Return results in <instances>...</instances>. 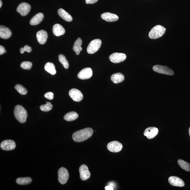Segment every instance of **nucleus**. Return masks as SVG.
I'll return each instance as SVG.
<instances>
[{
    "mask_svg": "<svg viewBox=\"0 0 190 190\" xmlns=\"http://www.w3.org/2000/svg\"><path fill=\"white\" fill-rule=\"evenodd\" d=\"M93 133L92 129L91 128H87L75 132L73 134V139L75 142H80L91 137Z\"/></svg>",
    "mask_w": 190,
    "mask_h": 190,
    "instance_id": "1",
    "label": "nucleus"
},
{
    "mask_svg": "<svg viewBox=\"0 0 190 190\" xmlns=\"http://www.w3.org/2000/svg\"><path fill=\"white\" fill-rule=\"evenodd\" d=\"M15 117L19 123H25L28 117L27 113L24 108L20 105L16 106L14 111Z\"/></svg>",
    "mask_w": 190,
    "mask_h": 190,
    "instance_id": "2",
    "label": "nucleus"
},
{
    "mask_svg": "<svg viewBox=\"0 0 190 190\" xmlns=\"http://www.w3.org/2000/svg\"><path fill=\"white\" fill-rule=\"evenodd\" d=\"M166 29L161 25H157L152 28L149 34L150 38L152 39H158L163 36L165 33Z\"/></svg>",
    "mask_w": 190,
    "mask_h": 190,
    "instance_id": "3",
    "label": "nucleus"
},
{
    "mask_svg": "<svg viewBox=\"0 0 190 190\" xmlns=\"http://www.w3.org/2000/svg\"><path fill=\"white\" fill-rule=\"evenodd\" d=\"M102 44L101 39H96L91 41L87 48V53L89 54H93L97 52L101 48Z\"/></svg>",
    "mask_w": 190,
    "mask_h": 190,
    "instance_id": "4",
    "label": "nucleus"
},
{
    "mask_svg": "<svg viewBox=\"0 0 190 190\" xmlns=\"http://www.w3.org/2000/svg\"><path fill=\"white\" fill-rule=\"evenodd\" d=\"M59 183L62 185L66 183L69 177V174L67 170L64 167H61L58 172Z\"/></svg>",
    "mask_w": 190,
    "mask_h": 190,
    "instance_id": "5",
    "label": "nucleus"
},
{
    "mask_svg": "<svg viewBox=\"0 0 190 190\" xmlns=\"http://www.w3.org/2000/svg\"><path fill=\"white\" fill-rule=\"evenodd\" d=\"M153 70L154 71L159 73L172 75L174 74L173 71L170 68L163 66L156 65L153 66Z\"/></svg>",
    "mask_w": 190,
    "mask_h": 190,
    "instance_id": "6",
    "label": "nucleus"
},
{
    "mask_svg": "<svg viewBox=\"0 0 190 190\" xmlns=\"http://www.w3.org/2000/svg\"><path fill=\"white\" fill-rule=\"evenodd\" d=\"M126 58L127 56L125 54L118 53L112 54L109 57L110 60L115 63H121L124 61Z\"/></svg>",
    "mask_w": 190,
    "mask_h": 190,
    "instance_id": "7",
    "label": "nucleus"
},
{
    "mask_svg": "<svg viewBox=\"0 0 190 190\" xmlns=\"http://www.w3.org/2000/svg\"><path fill=\"white\" fill-rule=\"evenodd\" d=\"M107 148L110 151L113 153H118L122 149L123 145L119 142L113 141L108 144Z\"/></svg>",
    "mask_w": 190,
    "mask_h": 190,
    "instance_id": "8",
    "label": "nucleus"
},
{
    "mask_svg": "<svg viewBox=\"0 0 190 190\" xmlns=\"http://www.w3.org/2000/svg\"><path fill=\"white\" fill-rule=\"evenodd\" d=\"M93 71L90 68H86L82 70L77 75V77L80 79H88L92 77Z\"/></svg>",
    "mask_w": 190,
    "mask_h": 190,
    "instance_id": "9",
    "label": "nucleus"
},
{
    "mask_svg": "<svg viewBox=\"0 0 190 190\" xmlns=\"http://www.w3.org/2000/svg\"><path fill=\"white\" fill-rule=\"evenodd\" d=\"M31 9V6L26 3H22L18 6L17 11L21 16H26L29 13Z\"/></svg>",
    "mask_w": 190,
    "mask_h": 190,
    "instance_id": "10",
    "label": "nucleus"
},
{
    "mask_svg": "<svg viewBox=\"0 0 190 190\" xmlns=\"http://www.w3.org/2000/svg\"><path fill=\"white\" fill-rule=\"evenodd\" d=\"M69 95L74 101L80 102L83 99V95L80 91L78 89H73L70 90Z\"/></svg>",
    "mask_w": 190,
    "mask_h": 190,
    "instance_id": "11",
    "label": "nucleus"
},
{
    "mask_svg": "<svg viewBox=\"0 0 190 190\" xmlns=\"http://www.w3.org/2000/svg\"><path fill=\"white\" fill-rule=\"evenodd\" d=\"M0 146L1 149L5 151H12L16 147L15 142L11 140H6L3 141Z\"/></svg>",
    "mask_w": 190,
    "mask_h": 190,
    "instance_id": "12",
    "label": "nucleus"
},
{
    "mask_svg": "<svg viewBox=\"0 0 190 190\" xmlns=\"http://www.w3.org/2000/svg\"><path fill=\"white\" fill-rule=\"evenodd\" d=\"M80 177L82 180L85 181L89 179L91 176V174L89 170V168L85 165H82L79 168Z\"/></svg>",
    "mask_w": 190,
    "mask_h": 190,
    "instance_id": "13",
    "label": "nucleus"
},
{
    "mask_svg": "<svg viewBox=\"0 0 190 190\" xmlns=\"http://www.w3.org/2000/svg\"><path fill=\"white\" fill-rule=\"evenodd\" d=\"M159 130L157 127H150L147 128L144 131V135L148 139H151L154 138L157 135Z\"/></svg>",
    "mask_w": 190,
    "mask_h": 190,
    "instance_id": "14",
    "label": "nucleus"
},
{
    "mask_svg": "<svg viewBox=\"0 0 190 190\" xmlns=\"http://www.w3.org/2000/svg\"><path fill=\"white\" fill-rule=\"evenodd\" d=\"M168 181L171 185L174 186L183 187L185 185L184 182L180 178L172 176L169 178Z\"/></svg>",
    "mask_w": 190,
    "mask_h": 190,
    "instance_id": "15",
    "label": "nucleus"
},
{
    "mask_svg": "<svg viewBox=\"0 0 190 190\" xmlns=\"http://www.w3.org/2000/svg\"><path fill=\"white\" fill-rule=\"evenodd\" d=\"M101 19L108 22H114L117 21L119 19V17L117 15L110 13H105L102 14Z\"/></svg>",
    "mask_w": 190,
    "mask_h": 190,
    "instance_id": "16",
    "label": "nucleus"
},
{
    "mask_svg": "<svg viewBox=\"0 0 190 190\" xmlns=\"http://www.w3.org/2000/svg\"><path fill=\"white\" fill-rule=\"evenodd\" d=\"M48 35L46 31L44 30H41L38 32L37 37L38 42L41 45L45 44L47 41Z\"/></svg>",
    "mask_w": 190,
    "mask_h": 190,
    "instance_id": "17",
    "label": "nucleus"
},
{
    "mask_svg": "<svg viewBox=\"0 0 190 190\" xmlns=\"http://www.w3.org/2000/svg\"><path fill=\"white\" fill-rule=\"evenodd\" d=\"M12 33L8 28L3 25L0 26V37L2 39H7L11 37Z\"/></svg>",
    "mask_w": 190,
    "mask_h": 190,
    "instance_id": "18",
    "label": "nucleus"
},
{
    "mask_svg": "<svg viewBox=\"0 0 190 190\" xmlns=\"http://www.w3.org/2000/svg\"><path fill=\"white\" fill-rule=\"evenodd\" d=\"M53 32L55 36L60 37L64 34L65 30L61 25L59 24H57L53 26Z\"/></svg>",
    "mask_w": 190,
    "mask_h": 190,
    "instance_id": "19",
    "label": "nucleus"
},
{
    "mask_svg": "<svg viewBox=\"0 0 190 190\" xmlns=\"http://www.w3.org/2000/svg\"><path fill=\"white\" fill-rule=\"evenodd\" d=\"M43 18L44 15L42 13H38L32 18L30 23L32 25H37L41 22Z\"/></svg>",
    "mask_w": 190,
    "mask_h": 190,
    "instance_id": "20",
    "label": "nucleus"
},
{
    "mask_svg": "<svg viewBox=\"0 0 190 190\" xmlns=\"http://www.w3.org/2000/svg\"><path fill=\"white\" fill-rule=\"evenodd\" d=\"M58 13L60 17L66 21L70 22L73 20L72 16L63 9H60L58 11Z\"/></svg>",
    "mask_w": 190,
    "mask_h": 190,
    "instance_id": "21",
    "label": "nucleus"
},
{
    "mask_svg": "<svg viewBox=\"0 0 190 190\" xmlns=\"http://www.w3.org/2000/svg\"><path fill=\"white\" fill-rule=\"evenodd\" d=\"M111 80L114 83H118L124 80V76L121 73H116L111 75Z\"/></svg>",
    "mask_w": 190,
    "mask_h": 190,
    "instance_id": "22",
    "label": "nucleus"
},
{
    "mask_svg": "<svg viewBox=\"0 0 190 190\" xmlns=\"http://www.w3.org/2000/svg\"><path fill=\"white\" fill-rule=\"evenodd\" d=\"M82 44V40L80 38H78L74 43L73 50L77 55H79L80 51H82V48L81 47Z\"/></svg>",
    "mask_w": 190,
    "mask_h": 190,
    "instance_id": "23",
    "label": "nucleus"
},
{
    "mask_svg": "<svg viewBox=\"0 0 190 190\" xmlns=\"http://www.w3.org/2000/svg\"><path fill=\"white\" fill-rule=\"evenodd\" d=\"M78 116V114L76 112L72 111L66 114L64 117V119L67 121H71L77 119Z\"/></svg>",
    "mask_w": 190,
    "mask_h": 190,
    "instance_id": "24",
    "label": "nucleus"
},
{
    "mask_svg": "<svg viewBox=\"0 0 190 190\" xmlns=\"http://www.w3.org/2000/svg\"><path fill=\"white\" fill-rule=\"evenodd\" d=\"M45 69L48 73L51 75H55L57 73L55 66L52 63H46L45 66Z\"/></svg>",
    "mask_w": 190,
    "mask_h": 190,
    "instance_id": "25",
    "label": "nucleus"
},
{
    "mask_svg": "<svg viewBox=\"0 0 190 190\" xmlns=\"http://www.w3.org/2000/svg\"><path fill=\"white\" fill-rule=\"evenodd\" d=\"M16 182L19 185H27L31 183L32 179L29 177H19L16 180Z\"/></svg>",
    "mask_w": 190,
    "mask_h": 190,
    "instance_id": "26",
    "label": "nucleus"
},
{
    "mask_svg": "<svg viewBox=\"0 0 190 190\" xmlns=\"http://www.w3.org/2000/svg\"><path fill=\"white\" fill-rule=\"evenodd\" d=\"M178 163L182 169L187 171H190V165L187 162L180 159L178 161Z\"/></svg>",
    "mask_w": 190,
    "mask_h": 190,
    "instance_id": "27",
    "label": "nucleus"
},
{
    "mask_svg": "<svg viewBox=\"0 0 190 190\" xmlns=\"http://www.w3.org/2000/svg\"><path fill=\"white\" fill-rule=\"evenodd\" d=\"M59 60L64 67L66 69H67L69 67V64L64 55L60 54L59 56Z\"/></svg>",
    "mask_w": 190,
    "mask_h": 190,
    "instance_id": "28",
    "label": "nucleus"
},
{
    "mask_svg": "<svg viewBox=\"0 0 190 190\" xmlns=\"http://www.w3.org/2000/svg\"><path fill=\"white\" fill-rule=\"evenodd\" d=\"M45 105H42L40 107V109L41 111L43 112H47L51 111L53 109V105L50 102H46Z\"/></svg>",
    "mask_w": 190,
    "mask_h": 190,
    "instance_id": "29",
    "label": "nucleus"
},
{
    "mask_svg": "<svg viewBox=\"0 0 190 190\" xmlns=\"http://www.w3.org/2000/svg\"><path fill=\"white\" fill-rule=\"evenodd\" d=\"M15 89L21 95H25L27 93V91L25 87L20 84H17L15 86Z\"/></svg>",
    "mask_w": 190,
    "mask_h": 190,
    "instance_id": "30",
    "label": "nucleus"
},
{
    "mask_svg": "<svg viewBox=\"0 0 190 190\" xmlns=\"http://www.w3.org/2000/svg\"><path fill=\"white\" fill-rule=\"evenodd\" d=\"M32 66V63L29 61L23 62L21 65V67L24 69H31Z\"/></svg>",
    "mask_w": 190,
    "mask_h": 190,
    "instance_id": "31",
    "label": "nucleus"
},
{
    "mask_svg": "<svg viewBox=\"0 0 190 190\" xmlns=\"http://www.w3.org/2000/svg\"><path fill=\"white\" fill-rule=\"evenodd\" d=\"M45 97L48 99L51 100L53 99L54 97V93L51 92H48L45 95Z\"/></svg>",
    "mask_w": 190,
    "mask_h": 190,
    "instance_id": "32",
    "label": "nucleus"
},
{
    "mask_svg": "<svg viewBox=\"0 0 190 190\" xmlns=\"http://www.w3.org/2000/svg\"><path fill=\"white\" fill-rule=\"evenodd\" d=\"M24 48L25 51H27L28 53L31 52L32 51L31 48V47H29L28 45H26L25 46Z\"/></svg>",
    "mask_w": 190,
    "mask_h": 190,
    "instance_id": "33",
    "label": "nucleus"
},
{
    "mask_svg": "<svg viewBox=\"0 0 190 190\" xmlns=\"http://www.w3.org/2000/svg\"><path fill=\"white\" fill-rule=\"evenodd\" d=\"M6 52H7V51L5 50V48L3 46L0 45V55H3V54L6 53Z\"/></svg>",
    "mask_w": 190,
    "mask_h": 190,
    "instance_id": "34",
    "label": "nucleus"
},
{
    "mask_svg": "<svg viewBox=\"0 0 190 190\" xmlns=\"http://www.w3.org/2000/svg\"><path fill=\"white\" fill-rule=\"evenodd\" d=\"M98 0H86V3L87 4H93L97 2Z\"/></svg>",
    "mask_w": 190,
    "mask_h": 190,
    "instance_id": "35",
    "label": "nucleus"
},
{
    "mask_svg": "<svg viewBox=\"0 0 190 190\" xmlns=\"http://www.w3.org/2000/svg\"><path fill=\"white\" fill-rule=\"evenodd\" d=\"M105 189L106 190H113V187L109 185L105 187Z\"/></svg>",
    "mask_w": 190,
    "mask_h": 190,
    "instance_id": "36",
    "label": "nucleus"
},
{
    "mask_svg": "<svg viewBox=\"0 0 190 190\" xmlns=\"http://www.w3.org/2000/svg\"><path fill=\"white\" fill-rule=\"evenodd\" d=\"M25 49L24 48H21L20 49V52L22 54H23L25 52Z\"/></svg>",
    "mask_w": 190,
    "mask_h": 190,
    "instance_id": "37",
    "label": "nucleus"
},
{
    "mask_svg": "<svg viewBox=\"0 0 190 190\" xmlns=\"http://www.w3.org/2000/svg\"><path fill=\"white\" fill-rule=\"evenodd\" d=\"M109 185L110 186H111L113 187V188L115 187V184L114 183H109Z\"/></svg>",
    "mask_w": 190,
    "mask_h": 190,
    "instance_id": "38",
    "label": "nucleus"
},
{
    "mask_svg": "<svg viewBox=\"0 0 190 190\" xmlns=\"http://www.w3.org/2000/svg\"><path fill=\"white\" fill-rule=\"evenodd\" d=\"M2 5V2L1 0H0V7H1Z\"/></svg>",
    "mask_w": 190,
    "mask_h": 190,
    "instance_id": "39",
    "label": "nucleus"
},
{
    "mask_svg": "<svg viewBox=\"0 0 190 190\" xmlns=\"http://www.w3.org/2000/svg\"><path fill=\"white\" fill-rule=\"evenodd\" d=\"M189 136H190V127L189 129Z\"/></svg>",
    "mask_w": 190,
    "mask_h": 190,
    "instance_id": "40",
    "label": "nucleus"
}]
</instances>
